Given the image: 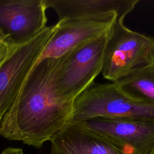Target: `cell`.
Here are the masks:
<instances>
[{
  "instance_id": "6",
  "label": "cell",
  "mask_w": 154,
  "mask_h": 154,
  "mask_svg": "<svg viewBox=\"0 0 154 154\" xmlns=\"http://www.w3.org/2000/svg\"><path fill=\"white\" fill-rule=\"evenodd\" d=\"M117 19V13L111 11L92 16L58 20L55 32L36 64L46 58H58L76 47L107 32Z\"/></svg>"
},
{
  "instance_id": "5",
  "label": "cell",
  "mask_w": 154,
  "mask_h": 154,
  "mask_svg": "<svg viewBox=\"0 0 154 154\" xmlns=\"http://www.w3.org/2000/svg\"><path fill=\"white\" fill-rule=\"evenodd\" d=\"M57 23L16 45L0 64V122L57 28Z\"/></svg>"
},
{
  "instance_id": "7",
  "label": "cell",
  "mask_w": 154,
  "mask_h": 154,
  "mask_svg": "<svg viewBox=\"0 0 154 154\" xmlns=\"http://www.w3.org/2000/svg\"><path fill=\"white\" fill-rule=\"evenodd\" d=\"M47 7L44 0H0V31L17 45L45 28Z\"/></svg>"
},
{
  "instance_id": "9",
  "label": "cell",
  "mask_w": 154,
  "mask_h": 154,
  "mask_svg": "<svg viewBox=\"0 0 154 154\" xmlns=\"http://www.w3.org/2000/svg\"><path fill=\"white\" fill-rule=\"evenodd\" d=\"M49 141L51 154H132L82 122L68 121Z\"/></svg>"
},
{
  "instance_id": "8",
  "label": "cell",
  "mask_w": 154,
  "mask_h": 154,
  "mask_svg": "<svg viewBox=\"0 0 154 154\" xmlns=\"http://www.w3.org/2000/svg\"><path fill=\"white\" fill-rule=\"evenodd\" d=\"M81 122L132 154H149L154 150L153 120L96 118Z\"/></svg>"
},
{
  "instance_id": "11",
  "label": "cell",
  "mask_w": 154,
  "mask_h": 154,
  "mask_svg": "<svg viewBox=\"0 0 154 154\" xmlns=\"http://www.w3.org/2000/svg\"><path fill=\"white\" fill-rule=\"evenodd\" d=\"M114 83L130 97L154 107V62Z\"/></svg>"
},
{
  "instance_id": "1",
  "label": "cell",
  "mask_w": 154,
  "mask_h": 154,
  "mask_svg": "<svg viewBox=\"0 0 154 154\" xmlns=\"http://www.w3.org/2000/svg\"><path fill=\"white\" fill-rule=\"evenodd\" d=\"M55 63V58H46L32 67L0 122L3 137L41 147L70 120L73 103L58 99L52 90Z\"/></svg>"
},
{
  "instance_id": "4",
  "label": "cell",
  "mask_w": 154,
  "mask_h": 154,
  "mask_svg": "<svg viewBox=\"0 0 154 154\" xmlns=\"http://www.w3.org/2000/svg\"><path fill=\"white\" fill-rule=\"evenodd\" d=\"M154 62V37L128 28L116 21L109 31L102 69L103 77L112 82Z\"/></svg>"
},
{
  "instance_id": "14",
  "label": "cell",
  "mask_w": 154,
  "mask_h": 154,
  "mask_svg": "<svg viewBox=\"0 0 154 154\" xmlns=\"http://www.w3.org/2000/svg\"><path fill=\"white\" fill-rule=\"evenodd\" d=\"M0 42H10L7 38L4 35V34L1 32V31H0Z\"/></svg>"
},
{
  "instance_id": "2",
  "label": "cell",
  "mask_w": 154,
  "mask_h": 154,
  "mask_svg": "<svg viewBox=\"0 0 154 154\" xmlns=\"http://www.w3.org/2000/svg\"><path fill=\"white\" fill-rule=\"evenodd\" d=\"M109 31L55 58L51 84L58 99L73 103L94 82L102 72Z\"/></svg>"
},
{
  "instance_id": "3",
  "label": "cell",
  "mask_w": 154,
  "mask_h": 154,
  "mask_svg": "<svg viewBox=\"0 0 154 154\" xmlns=\"http://www.w3.org/2000/svg\"><path fill=\"white\" fill-rule=\"evenodd\" d=\"M101 118L154 121V107L123 93L114 82H93L73 102L69 121Z\"/></svg>"
},
{
  "instance_id": "12",
  "label": "cell",
  "mask_w": 154,
  "mask_h": 154,
  "mask_svg": "<svg viewBox=\"0 0 154 154\" xmlns=\"http://www.w3.org/2000/svg\"><path fill=\"white\" fill-rule=\"evenodd\" d=\"M16 45H17L8 42H0V64L4 61Z\"/></svg>"
},
{
  "instance_id": "10",
  "label": "cell",
  "mask_w": 154,
  "mask_h": 154,
  "mask_svg": "<svg viewBox=\"0 0 154 154\" xmlns=\"http://www.w3.org/2000/svg\"><path fill=\"white\" fill-rule=\"evenodd\" d=\"M139 0H44L47 8H53L59 20L92 16L114 11L117 21L123 22Z\"/></svg>"
},
{
  "instance_id": "13",
  "label": "cell",
  "mask_w": 154,
  "mask_h": 154,
  "mask_svg": "<svg viewBox=\"0 0 154 154\" xmlns=\"http://www.w3.org/2000/svg\"><path fill=\"white\" fill-rule=\"evenodd\" d=\"M1 154H23L22 149L8 147L3 150Z\"/></svg>"
},
{
  "instance_id": "15",
  "label": "cell",
  "mask_w": 154,
  "mask_h": 154,
  "mask_svg": "<svg viewBox=\"0 0 154 154\" xmlns=\"http://www.w3.org/2000/svg\"><path fill=\"white\" fill-rule=\"evenodd\" d=\"M149 154H154V150H153L150 153H149Z\"/></svg>"
}]
</instances>
